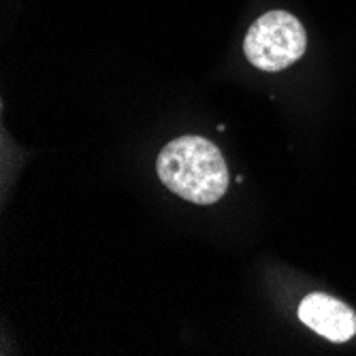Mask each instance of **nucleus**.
Segmentation results:
<instances>
[{"label": "nucleus", "instance_id": "f257e3e1", "mask_svg": "<svg viewBox=\"0 0 356 356\" xmlns=\"http://www.w3.org/2000/svg\"><path fill=\"white\" fill-rule=\"evenodd\" d=\"M156 173L171 192L197 205H211L229 190V167L222 152L199 135L167 143L158 154Z\"/></svg>", "mask_w": 356, "mask_h": 356}, {"label": "nucleus", "instance_id": "f03ea898", "mask_svg": "<svg viewBox=\"0 0 356 356\" xmlns=\"http://www.w3.org/2000/svg\"><path fill=\"white\" fill-rule=\"evenodd\" d=\"M307 35L303 24L288 11H269L258 17L245 35L243 51L252 67L277 73L305 54Z\"/></svg>", "mask_w": 356, "mask_h": 356}, {"label": "nucleus", "instance_id": "7ed1b4c3", "mask_svg": "<svg viewBox=\"0 0 356 356\" xmlns=\"http://www.w3.org/2000/svg\"><path fill=\"white\" fill-rule=\"evenodd\" d=\"M299 318L314 333L335 343H343L356 335V314L343 301L325 293L307 295L299 305Z\"/></svg>", "mask_w": 356, "mask_h": 356}]
</instances>
